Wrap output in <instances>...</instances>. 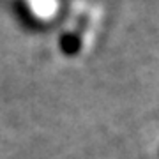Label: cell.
<instances>
[{
	"label": "cell",
	"instance_id": "cell-1",
	"mask_svg": "<svg viewBox=\"0 0 159 159\" xmlns=\"http://www.w3.org/2000/svg\"><path fill=\"white\" fill-rule=\"evenodd\" d=\"M30 6H32L34 12H37V14L43 16V18L53 16L55 11H57V4H55V0H32Z\"/></svg>",
	"mask_w": 159,
	"mask_h": 159
}]
</instances>
